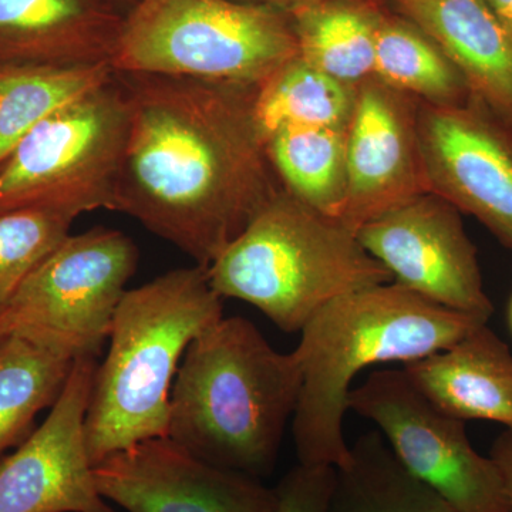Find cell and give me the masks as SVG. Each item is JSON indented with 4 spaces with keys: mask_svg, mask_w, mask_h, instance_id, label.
I'll list each match as a JSON object with an SVG mask.
<instances>
[{
    "mask_svg": "<svg viewBox=\"0 0 512 512\" xmlns=\"http://www.w3.org/2000/svg\"><path fill=\"white\" fill-rule=\"evenodd\" d=\"M222 299L255 306L282 332L301 333L326 303L392 275L356 232L282 188L207 268Z\"/></svg>",
    "mask_w": 512,
    "mask_h": 512,
    "instance_id": "5",
    "label": "cell"
},
{
    "mask_svg": "<svg viewBox=\"0 0 512 512\" xmlns=\"http://www.w3.org/2000/svg\"><path fill=\"white\" fill-rule=\"evenodd\" d=\"M403 370L441 412L512 430V353L487 323L451 348L406 363Z\"/></svg>",
    "mask_w": 512,
    "mask_h": 512,
    "instance_id": "17",
    "label": "cell"
},
{
    "mask_svg": "<svg viewBox=\"0 0 512 512\" xmlns=\"http://www.w3.org/2000/svg\"><path fill=\"white\" fill-rule=\"evenodd\" d=\"M356 235L393 284L485 323L493 316L476 245L461 212L439 195L427 192L404 202L362 225Z\"/></svg>",
    "mask_w": 512,
    "mask_h": 512,
    "instance_id": "10",
    "label": "cell"
},
{
    "mask_svg": "<svg viewBox=\"0 0 512 512\" xmlns=\"http://www.w3.org/2000/svg\"><path fill=\"white\" fill-rule=\"evenodd\" d=\"M419 140L430 192L476 218L512 251V130L477 101L420 103Z\"/></svg>",
    "mask_w": 512,
    "mask_h": 512,
    "instance_id": "11",
    "label": "cell"
},
{
    "mask_svg": "<svg viewBox=\"0 0 512 512\" xmlns=\"http://www.w3.org/2000/svg\"><path fill=\"white\" fill-rule=\"evenodd\" d=\"M97 357L73 362L45 421L0 460V512H114L94 481L86 416Z\"/></svg>",
    "mask_w": 512,
    "mask_h": 512,
    "instance_id": "12",
    "label": "cell"
},
{
    "mask_svg": "<svg viewBox=\"0 0 512 512\" xmlns=\"http://www.w3.org/2000/svg\"><path fill=\"white\" fill-rule=\"evenodd\" d=\"M336 468L330 466H298L276 487V512H328L330 494L335 483Z\"/></svg>",
    "mask_w": 512,
    "mask_h": 512,
    "instance_id": "26",
    "label": "cell"
},
{
    "mask_svg": "<svg viewBox=\"0 0 512 512\" xmlns=\"http://www.w3.org/2000/svg\"><path fill=\"white\" fill-rule=\"evenodd\" d=\"M130 116L116 72L53 111L0 167V210L43 208L72 220L116 211Z\"/></svg>",
    "mask_w": 512,
    "mask_h": 512,
    "instance_id": "7",
    "label": "cell"
},
{
    "mask_svg": "<svg viewBox=\"0 0 512 512\" xmlns=\"http://www.w3.org/2000/svg\"><path fill=\"white\" fill-rule=\"evenodd\" d=\"M384 8L375 0H315L289 10L298 56L339 82L360 86L375 76Z\"/></svg>",
    "mask_w": 512,
    "mask_h": 512,
    "instance_id": "18",
    "label": "cell"
},
{
    "mask_svg": "<svg viewBox=\"0 0 512 512\" xmlns=\"http://www.w3.org/2000/svg\"><path fill=\"white\" fill-rule=\"evenodd\" d=\"M443 49L470 97L512 130V37L485 0H384Z\"/></svg>",
    "mask_w": 512,
    "mask_h": 512,
    "instance_id": "16",
    "label": "cell"
},
{
    "mask_svg": "<svg viewBox=\"0 0 512 512\" xmlns=\"http://www.w3.org/2000/svg\"><path fill=\"white\" fill-rule=\"evenodd\" d=\"M137 265V245L121 231L97 227L70 235L3 303V335L70 360L99 357Z\"/></svg>",
    "mask_w": 512,
    "mask_h": 512,
    "instance_id": "8",
    "label": "cell"
},
{
    "mask_svg": "<svg viewBox=\"0 0 512 512\" xmlns=\"http://www.w3.org/2000/svg\"><path fill=\"white\" fill-rule=\"evenodd\" d=\"M0 312H2V305H0ZM3 338H6V336L3 335L2 328H0V340H2Z\"/></svg>",
    "mask_w": 512,
    "mask_h": 512,
    "instance_id": "32",
    "label": "cell"
},
{
    "mask_svg": "<svg viewBox=\"0 0 512 512\" xmlns=\"http://www.w3.org/2000/svg\"><path fill=\"white\" fill-rule=\"evenodd\" d=\"M101 497L127 512H276L278 493L256 477L207 463L156 437L93 467Z\"/></svg>",
    "mask_w": 512,
    "mask_h": 512,
    "instance_id": "13",
    "label": "cell"
},
{
    "mask_svg": "<svg viewBox=\"0 0 512 512\" xmlns=\"http://www.w3.org/2000/svg\"><path fill=\"white\" fill-rule=\"evenodd\" d=\"M298 56L291 16L237 0H140L124 15L114 72L258 87Z\"/></svg>",
    "mask_w": 512,
    "mask_h": 512,
    "instance_id": "6",
    "label": "cell"
},
{
    "mask_svg": "<svg viewBox=\"0 0 512 512\" xmlns=\"http://www.w3.org/2000/svg\"><path fill=\"white\" fill-rule=\"evenodd\" d=\"M74 360L18 335L0 340V456L56 402Z\"/></svg>",
    "mask_w": 512,
    "mask_h": 512,
    "instance_id": "24",
    "label": "cell"
},
{
    "mask_svg": "<svg viewBox=\"0 0 512 512\" xmlns=\"http://www.w3.org/2000/svg\"><path fill=\"white\" fill-rule=\"evenodd\" d=\"M484 323L393 282L326 303L303 326L293 350L302 375L292 417L299 464L340 468L349 463L343 420L350 384L360 370L423 359L451 348Z\"/></svg>",
    "mask_w": 512,
    "mask_h": 512,
    "instance_id": "2",
    "label": "cell"
},
{
    "mask_svg": "<svg viewBox=\"0 0 512 512\" xmlns=\"http://www.w3.org/2000/svg\"><path fill=\"white\" fill-rule=\"evenodd\" d=\"M242 3H252V5L272 6V8L289 10L298 8V6L306 5V3L315 2V0H237Z\"/></svg>",
    "mask_w": 512,
    "mask_h": 512,
    "instance_id": "29",
    "label": "cell"
},
{
    "mask_svg": "<svg viewBox=\"0 0 512 512\" xmlns=\"http://www.w3.org/2000/svg\"><path fill=\"white\" fill-rule=\"evenodd\" d=\"M508 322H510L511 330H512V298L510 302V308H508Z\"/></svg>",
    "mask_w": 512,
    "mask_h": 512,
    "instance_id": "31",
    "label": "cell"
},
{
    "mask_svg": "<svg viewBox=\"0 0 512 512\" xmlns=\"http://www.w3.org/2000/svg\"><path fill=\"white\" fill-rule=\"evenodd\" d=\"M73 221L43 208L0 210V305L70 237Z\"/></svg>",
    "mask_w": 512,
    "mask_h": 512,
    "instance_id": "25",
    "label": "cell"
},
{
    "mask_svg": "<svg viewBox=\"0 0 512 512\" xmlns=\"http://www.w3.org/2000/svg\"><path fill=\"white\" fill-rule=\"evenodd\" d=\"M375 2H379L382 3V5H384V0H375Z\"/></svg>",
    "mask_w": 512,
    "mask_h": 512,
    "instance_id": "33",
    "label": "cell"
},
{
    "mask_svg": "<svg viewBox=\"0 0 512 512\" xmlns=\"http://www.w3.org/2000/svg\"><path fill=\"white\" fill-rule=\"evenodd\" d=\"M357 87L293 57L256 87L254 117L264 143L284 127H349Z\"/></svg>",
    "mask_w": 512,
    "mask_h": 512,
    "instance_id": "22",
    "label": "cell"
},
{
    "mask_svg": "<svg viewBox=\"0 0 512 512\" xmlns=\"http://www.w3.org/2000/svg\"><path fill=\"white\" fill-rule=\"evenodd\" d=\"M348 128L284 127L265 141L282 188L312 210L340 220L348 192Z\"/></svg>",
    "mask_w": 512,
    "mask_h": 512,
    "instance_id": "20",
    "label": "cell"
},
{
    "mask_svg": "<svg viewBox=\"0 0 512 512\" xmlns=\"http://www.w3.org/2000/svg\"><path fill=\"white\" fill-rule=\"evenodd\" d=\"M123 19L107 0H0V64H110Z\"/></svg>",
    "mask_w": 512,
    "mask_h": 512,
    "instance_id": "15",
    "label": "cell"
},
{
    "mask_svg": "<svg viewBox=\"0 0 512 512\" xmlns=\"http://www.w3.org/2000/svg\"><path fill=\"white\" fill-rule=\"evenodd\" d=\"M348 409L377 424L397 461L457 512H508L498 468L477 453L466 421L441 412L403 369L372 373L350 390Z\"/></svg>",
    "mask_w": 512,
    "mask_h": 512,
    "instance_id": "9",
    "label": "cell"
},
{
    "mask_svg": "<svg viewBox=\"0 0 512 512\" xmlns=\"http://www.w3.org/2000/svg\"><path fill=\"white\" fill-rule=\"evenodd\" d=\"M328 512H457L402 466L382 434L372 431L350 447L336 468Z\"/></svg>",
    "mask_w": 512,
    "mask_h": 512,
    "instance_id": "19",
    "label": "cell"
},
{
    "mask_svg": "<svg viewBox=\"0 0 512 512\" xmlns=\"http://www.w3.org/2000/svg\"><path fill=\"white\" fill-rule=\"evenodd\" d=\"M420 101L377 80L357 86L346 133L348 192L340 222L353 232L430 192L419 140Z\"/></svg>",
    "mask_w": 512,
    "mask_h": 512,
    "instance_id": "14",
    "label": "cell"
},
{
    "mask_svg": "<svg viewBox=\"0 0 512 512\" xmlns=\"http://www.w3.org/2000/svg\"><path fill=\"white\" fill-rule=\"evenodd\" d=\"M301 383L295 353L272 348L251 320L222 318L181 360L167 437L214 466L268 476Z\"/></svg>",
    "mask_w": 512,
    "mask_h": 512,
    "instance_id": "3",
    "label": "cell"
},
{
    "mask_svg": "<svg viewBox=\"0 0 512 512\" xmlns=\"http://www.w3.org/2000/svg\"><path fill=\"white\" fill-rule=\"evenodd\" d=\"M224 318L207 268H178L127 289L109 350L97 366L86 416L93 467L110 454L167 437L170 397L188 346Z\"/></svg>",
    "mask_w": 512,
    "mask_h": 512,
    "instance_id": "4",
    "label": "cell"
},
{
    "mask_svg": "<svg viewBox=\"0 0 512 512\" xmlns=\"http://www.w3.org/2000/svg\"><path fill=\"white\" fill-rule=\"evenodd\" d=\"M373 77L431 106H460L471 99L466 80L443 49L387 6L377 28Z\"/></svg>",
    "mask_w": 512,
    "mask_h": 512,
    "instance_id": "21",
    "label": "cell"
},
{
    "mask_svg": "<svg viewBox=\"0 0 512 512\" xmlns=\"http://www.w3.org/2000/svg\"><path fill=\"white\" fill-rule=\"evenodd\" d=\"M110 64H0V167L47 116L109 80Z\"/></svg>",
    "mask_w": 512,
    "mask_h": 512,
    "instance_id": "23",
    "label": "cell"
},
{
    "mask_svg": "<svg viewBox=\"0 0 512 512\" xmlns=\"http://www.w3.org/2000/svg\"><path fill=\"white\" fill-rule=\"evenodd\" d=\"M117 76L131 116L116 211L208 268L282 190L256 127V87Z\"/></svg>",
    "mask_w": 512,
    "mask_h": 512,
    "instance_id": "1",
    "label": "cell"
},
{
    "mask_svg": "<svg viewBox=\"0 0 512 512\" xmlns=\"http://www.w3.org/2000/svg\"><path fill=\"white\" fill-rule=\"evenodd\" d=\"M113 8L119 10L121 15H126L140 0H107Z\"/></svg>",
    "mask_w": 512,
    "mask_h": 512,
    "instance_id": "30",
    "label": "cell"
},
{
    "mask_svg": "<svg viewBox=\"0 0 512 512\" xmlns=\"http://www.w3.org/2000/svg\"><path fill=\"white\" fill-rule=\"evenodd\" d=\"M512 37V0H485Z\"/></svg>",
    "mask_w": 512,
    "mask_h": 512,
    "instance_id": "28",
    "label": "cell"
},
{
    "mask_svg": "<svg viewBox=\"0 0 512 512\" xmlns=\"http://www.w3.org/2000/svg\"><path fill=\"white\" fill-rule=\"evenodd\" d=\"M490 457L493 458L503 480L508 512H512V430H505L495 439Z\"/></svg>",
    "mask_w": 512,
    "mask_h": 512,
    "instance_id": "27",
    "label": "cell"
}]
</instances>
